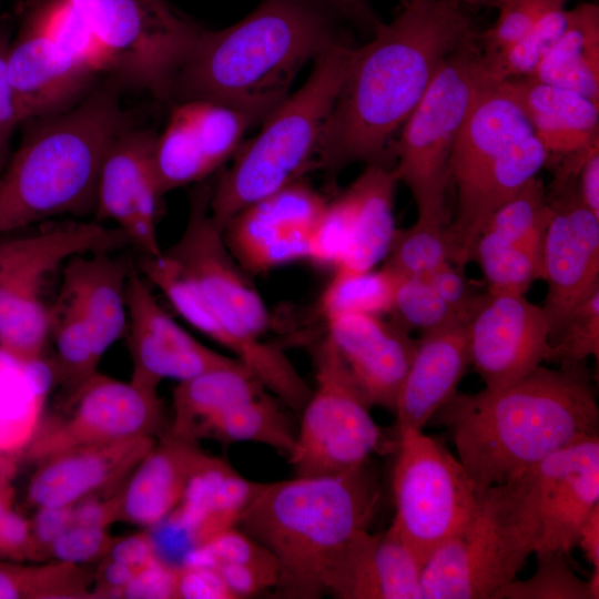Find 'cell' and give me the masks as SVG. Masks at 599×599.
I'll list each match as a JSON object with an SVG mask.
<instances>
[{
    "mask_svg": "<svg viewBox=\"0 0 599 599\" xmlns=\"http://www.w3.org/2000/svg\"><path fill=\"white\" fill-rule=\"evenodd\" d=\"M478 34L453 0H404L375 37L353 49L328 118L317 169L334 180L346 166L386 164L385 150L443 62Z\"/></svg>",
    "mask_w": 599,
    "mask_h": 599,
    "instance_id": "6da1fadb",
    "label": "cell"
},
{
    "mask_svg": "<svg viewBox=\"0 0 599 599\" xmlns=\"http://www.w3.org/2000/svg\"><path fill=\"white\" fill-rule=\"evenodd\" d=\"M429 423L446 429L479 495L598 435L599 407L585 363L539 365L508 385L457 393Z\"/></svg>",
    "mask_w": 599,
    "mask_h": 599,
    "instance_id": "7a4b0ae2",
    "label": "cell"
},
{
    "mask_svg": "<svg viewBox=\"0 0 599 599\" xmlns=\"http://www.w3.org/2000/svg\"><path fill=\"white\" fill-rule=\"evenodd\" d=\"M379 487L363 467L333 476L265 483L236 526L278 565V592L288 598H344L352 544L376 512Z\"/></svg>",
    "mask_w": 599,
    "mask_h": 599,
    "instance_id": "3957f363",
    "label": "cell"
},
{
    "mask_svg": "<svg viewBox=\"0 0 599 599\" xmlns=\"http://www.w3.org/2000/svg\"><path fill=\"white\" fill-rule=\"evenodd\" d=\"M334 41L326 17L305 0H265L226 29H201L171 95L225 103L263 121L302 67Z\"/></svg>",
    "mask_w": 599,
    "mask_h": 599,
    "instance_id": "277c9868",
    "label": "cell"
},
{
    "mask_svg": "<svg viewBox=\"0 0 599 599\" xmlns=\"http://www.w3.org/2000/svg\"><path fill=\"white\" fill-rule=\"evenodd\" d=\"M33 122L0 172V236L94 212L103 160L129 129L116 95L106 90Z\"/></svg>",
    "mask_w": 599,
    "mask_h": 599,
    "instance_id": "5b68a950",
    "label": "cell"
},
{
    "mask_svg": "<svg viewBox=\"0 0 599 599\" xmlns=\"http://www.w3.org/2000/svg\"><path fill=\"white\" fill-rule=\"evenodd\" d=\"M212 186L205 180L199 182L182 234L163 252L177 263L221 322L220 345L270 393L297 413L306 404L312 388L283 351L266 341L274 329V319L211 216Z\"/></svg>",
    "mask_w": 599,
    "mask_h": 599,
    "instance_id": "8992f818",
    "label": "cell"
},
{
    "mask_svg": "<svg viewBox=\"0 0 599 599\" xmlns=\"http://www.w3.org/2000/svg\"><path fill=\"white\" fill-rule=\"evenodd\" d=\"M353 49L335 40L315 59L303 85L264 119L213 184L210 213L223 231L245 206L317 169L326 124Z\"/></svg>",
    "mask_w": 599,
    "mask_h": 599,
    "instance_id": "52a82bcc",
    "label": "cell"
},
{
    "mask_svg": "<svg viewBox=\"0 0 599 599\" xmlns=\"http://www.w3.org/2000/svg\"><path fill=\"white\" fill-rule=\"evenodd\" d=\"M548 158L509 83L487 85L460 129L449 162L457 194L449 224L455 265L470 261L491 214L537 176Z\"/></svg>",
    "mask_w": 599,
    "mask_h": 599,
    "instance_id": "ba28073f",
    "label": "cell"
},
{
    "mask_svg": "<svg viewBox=\"0 0 599 599\" xmlns=\"http://www.w3.org/2000/svg\"><path fill=\"white\" fill-rule=\"evenodd\" d=\"M534 546L518 478L491 486L423 565L422 599H494L517 577Z\"/></svg>",
    "mask_w": 599,
    "mask_h": 599,
    "instance_id": "9c48e42d",
    "label": "cell"
},
{
    "mask_svg": "<svg viewBox=\"0 0 599 599\" xmlns=\"http://www.w3.org/2000/svg\"><path fill=\"white\" fill-rule=\"evenodd\" d=\"M476 40L451 53L402 126L393 167L410 191L417 220L449 224V162L460 129L481 91L495 82Z\"/></svg>",
    "mask_w": 599,
    "mask_h": 599,
    "instance_id": "30bf717a",
    "label": "cell"
},
{
    "mask_svg": "<svg viewBox=\"0 0 599 599\" xmlns=\"http://www.w3.org/2000/svg\"><path fill=\"white\" fill-rule=\"evenodd\" d=\"M316 387L303 407L295 444L288 456L297 477L333 476L368 464L373 454L394 451L374 422L337 349L326 336L312 347Z\"/></svg>",
    "mask_w": 599,
    "mask_h": 599,
    "instance_id": "8fae6325",
    "label": "cell"
},
{
    "mask_svg": "<svg viewBox=\"0 0 599 599\" xmlns=\"http://www.w3.org/2000/svg\"><path fill=\"white\" fill-rule=\"evenodd\" d=\"M129 245L121 229L100 222L67 221L23 235L0 272V349L21 362L41 358L50 333V306L42 298L45 276L74 255Z\"/></svg>",
    "mask_w": 599,
    "mask_h": 599,
    "instance_id": "7c38bea8",
    "label": "cell"
},
{
    "mask_svg": "<svg viewBox=\"0 0 599 599\" xmlns=\"http://www.w3.org/2000/svg\"><path fill=\"white\" fill-rule=\"evenodd\" d=\"M394 453L392 525L424 565L466 522L478 494L458 458L438 437L404 430L397 434Z\"/></svg>",
    "mask_w": 599,
    "mask_h": 599,
    "instance_id": "4fadbf2b",
    "label": "cell"
},
{
    "mask_svg": "<svg viewBox=\"0 0 599 599\" xmlns=\"http://www.w3.org/2000/svg\"><path fill=\"white\" fill-rule=\"evenodd\" d=\"M65 405L63 414L43 415L22 458L38 464L79 446L153 436L163 424L159 392L98 373Z\"/></svg>",
    "mask_w": 599,
    "mask_h": 599,
    "instance_id": "5bb4252c",
    "label": "cell"
},
{
    "mask_svg": "<svg viewBox=\"0 0 599 599\" xmlns=\"http://www.w3.org/2000/svg\"><path fill=\"white\" fill-rule=\"evenodd\" d=\"M517 478L535 529L534 554L568 555L599 505V436L555 451Z\"/></svg>",
    "mask_w": 599,
    "mask_h": 599,
    "instance_id": "9a60e30c",
    "label": "cell"
},
{
    "mask_svg": "<svg viewBox=\"0 0 599 599\" xmlns=\"http://www.w3.org/2000/svg\"><path fill=\"white\" fill-rule=\"evenodd\" d=\"M571 172H559L555 194L548 195L551 216L542 243L541 306L549 325V345L568 316L599 288V216L580 200Z\"/></svg>",
    "mask_w": 599,
    "mask_h": 599,
    "instance_id": "2e32d148",
    "label": "cell"
},
{
    "mask_svg": "<svg viewBox=\"0 0 599 599\" xmlns=\"http://www.w3.org/2000/svg\"><path fill=\"white\" fill-rule=\"evenodd\" d=\"M327 201L304 179L293 182L236 213L223 229L226 245L250 276L309 260Z\"/></svg>",
    "mask_w": 599,
    "mask_h": 599,
    "instance_id": "e0dca14e",
    "label": "cell"
},
{
    "mask_svg": "<svg viewBox=\"0 0 599 599\" xmlns=\"http://www.w3.org/2000/svg\"><path fill=\"white\" fill-rule=\"evenodd\" d=\"M470 365L485 386L508 385L546 362L549 325L541 306L525 294H481L467 324Z\"/></svg>",
    "mask_w": 599,
    "mask_h": 599,
    "instance_id": "ac0fdd59",
    "label": "cell"
},
{
    "mask_svg": "<svg viewBox=\"0 0 599 599\" xmlns=\"http://www.w3.org/2000/svg\"><path fill=\"white\" fill-rule=\"evenodd\" d=\"M128 347L131 383L159 392L165 378L186 380L203 373L242 364L189 334L161 306L150 283L132 268L126 282Z\"/></svg>",
    "mask_w": 599,
    "mask_h": 599,
    "instance_id": "d6986e66",
    "label": "cell"
},
{
    "mask_svg": "<svg viewBox=\"0 0 599 599\" xmlns=\"http://www.w3.org/2000/svg\"><path fill=\"white\" fill-rule=\"evenodd\" d=\"M550 216L548 194L538 176L491 214L470 255L488 292L526 294L535 281L542 280V243Z\"/></svg>",
    "mask_w": 599,
    "mask_h": 599,
    "instance_id": "ffe728a7",
    "label": "cell"
},
{
    "mask_svg": "<svg viewBox=\"0 0 599 599\" xmlns=\"http://www.w3.org/2000/svg\"><path fill=\"white\" fill-rule=\"evenodd\" d=\"M156 135L128 129L110 146L97 189V222L112 221L142 255L162 254L158 237L159 203L162 199L153 166Z\"/></svg>",
    "mask_w": 599,
    "mask_h": 599,
    "instance_id": "44dd1931",
    "label": "cell"
},
{
    "mask_svg": "<svg viewBox=\"0 0 599 599\" xmlns=\"http://www.w3.org/2000/svg\"><path fill=\"white\" fill-rule=\"evenodd\" d=\"M6 69L20 124L71 110L97 75L28 21L9 44Z\"/></svg>",
    "mask_w": 599,
    "mask_h": 599,
    "instance_id": "7402d4cb",
    "label": "cell"
},
{
    "mask_svg": "<svg viewBox=\"0 0 599 599\" xmlns=\"http://www.w3.org/2000/svg\"><path fill=\"white\" fill-rule=\"evenodd\" d=\"M331 339L369 407L394 413L397 395L414 358L418 339L393 319L343 314L325 321Z\"/></svg>",
    "mask_w": 599,
    "mask_h": 599,
    "instance_id": "603a6c76",
    "label": "cell"
},
{
    "mask_svg": "<svg viewBox=\"0 0 599 599\" xmlns=\"http://www.w3.org/2000/svg\"><path fill=\"white\" fill-rule=\"evenodd\" d=\"M155 444L153 436L74 447L37 465L27 487V501L41 506H72L83 498L124 484Z\"/></svg>",
    "mask_w": 599,
    "mask_h": 599,
    "instance_id": "cb8c5ba5",
    "label": "cell"
},
{
    "mask_svg": "<svg viewBox=\"0 0 599 599\" xmlns=\"http://www.w3.org/2000/svg\"><path fill=\"white\" fill-rule=\"evenodd\" d=\"M466 324L425 332L418 339L396 399V435L408 429L423 430L458 393L470 365Z\"/></svg>",
    "mask_w": 599,
    "mask_h": 599,
    "instance_id": "d4e9b609",
    "label": "cell"
},
{
    "mask_svg": "<svg viewBox=\"0 0 599 599\" xmlns=\"http://www.w3.org/2000/svg\"><path fill=\"white\" fill-rule=\"evenodd\" d=\"M397 182L388 164H367L348 187L331 200L345 238L343 257L334 271H367L385 260L396 231Z\"/></svg>",
    "mask_w": 599,
    "mask_h": 599,
    "instance_id": "484cf974",
    "label": "cell"
},
{
    "mask_svg": "<svg viewBox=\"0 0 599 599\" xmlns=\"http://www.w3.org/2000/svg\"><path fill=\"white\" fill-rule=\"evenodd\" d=\"M207 455L197 440L167 429L123 486L122 521L151 527L165 519Z\"/></svg>",
    "mask_w": 599,
    "mask_h": 599,
    "instance_id": "4316f807",
    "label": "cell"
},
{
    "mask_svg": "<svg viewBox=\"0 0 599 599\" xmlns=\"http://www.w3.org/2000/svg\"><path fill=\"white\" fill-rule=\"evenodd\" d=\"M131 271L112 252L78 254L64 262L59 296L87 323L102 356L125 334Z\"/></svg>",
    "mask_w": 599,
    "mask_h": 599,
    "instance_id": "83f0119b",
    "label": "cell"
},
{
    "mask_svg": "<svg viewBox=\"0 0 599 599\" xmlns=\"http://www.w3.org/2000/svg\"><path fill=\"white\" fill-rule=\"evenodd\" d=\"M263 483L241 476L225 460L207 455L191 476L176 508L163 519L191 549L236 526Z\"/></svg>",
    "mask_w": 599,
    "mask_h": 599,
    "instance_id": "f1b7e54d",
    "label": "cell"
},
{
    "mask_svg": "<svg viewBox=\"0 0 599 599\" xmlns=\"http://www.w3.org/2000/svg\"><path fill=\"white\" fill-rule=\"evenodd\" d=\"M548 154H578L599 144V103L532 78L507 80Z\"/></svg>",
    "mask_w": 599,
    "mask_h": 599,
    "instance_id": "f546056e",
    "label": "cell"
},
{
    "mask_svg": "<svg viewBox=\"0 0 599 599\" xmlns=\"http://www.w3.org/2000/svg\"><path fill=\"white\" fill-rule=\"evenodd\" d=\"M423 564L390 525L385 531H361L346 568L344 599H422Z\"/></svg>",
    "mask_w": 599,
    "mask_h": 599,
    "instance_id": "4dcf8cb0",
    "label": "cell"
},
{
    "mask_svg": "<svg viewBox=\"0 0 599 599\" xmlns=\"http://www.w3.org/2000/svg\"><path fill=\"white\" fill-rule=\"evenodd\" d=\"M54 383L51 362H21L0 349V453L22 458L43 417Z\"/></svg>",
    "mask_w": 599,
    "mask_h": 599,
    "instance_id": "1f68e13d",
    "label": "cell"
},
{
    "mask_svg": "<svg viewBox=\"0 0 599 599\" xmlns=\"http://www.w3.org/2000/svg\"><path fill=\"white\" fill-rule=\"evenodd\" d=\"M529 78L599 103L598 4L586 2L568 10L562 34Z\"/></svg>",
    "mask_w": 599,
    "mask_h": 599,
    "instance_id": "d6a6232c",
    "label": "cell"
},
{
    "mask_svg": "<svg viewBox=\"0 0 599 599\" xmlns=\"http://www.w3.org/2000/svg\"><path fill=\"white\" fill-rule=\"evenodd\" d=\"M264 390L267 389L243 364L179 382L173 390V420L169 429L197 440V432L204 423Z\"/></svg>",
    "mask_w": 599,
    "mask_h": 599,
    "instance_id": "836d02e7",
    "label": "cell"
},
{
    "mask_svg": "<svg viewBox=\"0 0 599 599\" xmlns=\"http://www.w3.org/2000/svg\"><path fill=\"white\" fill-rule=\"evenodd\" d=\"M283 406L276 396L264 390L209 419L199 429L196 439L214 438L225 444L258 443L288 458L296 434Z\"/></svg>",
    "mask_w": 599,
    "mask_h": 599,
    "instance_id": "e575fe53",
    "label": "cell"
},
{
    "mask_svg": "<svg viewBox=\"0 0 599 599\" xmlns=\"http://www.w3.org/2000/svg\"><path fill=\"white\" fill-rule=\"evenodd\" d=\"M49 339L54 346V380L63 387L68 400L97 373L102 355L87 323L60 296L50 306Z\"/></svg>",
    "mask_w": 599,
    "mask_h": 599,
    "instance_id": "d590c367",
    "label": "cell"
},
{
    "mask_svg": "<svg viewBox=\"0 0 599 599\" xmlns=\"http://www.w3.org/2000/svg\"><path fill=\"white\" fill-rule=\"evenodd\" d=\"M94 573L52 560L40 565L0 559V599L92 598Z\"/></svg>",
    "mask_w": 599,
    "mask_h": 599,
    "instance_id": "8d00e7d4",
    "label": "cell"
},
{
    "mask_svg": "<svg viewBox=\"0 0 599 599\" xmlns=\"http://www.w3.org/2000/svg\"><path fill=\"white\" fill-rule=\"evenodd\" d=\"M153 166L161 196L181 186L202 182L213 173L180 104L172 109L162 134L156 135Z\"/></svg>",
    "mask_w": 599,
    "mask_h": 599,
    "instance_id": "74e56055",
    "label": "cell"
},
{
    "mask_svg": "<svg viewBox=\"0 0 599 599\" xmlns=\"http://www.w3.org/2000/svg\"><path fill=\"white\" fill-rule=\"evenodd\" d=\"M398 281L384 266L361 272L334 271L321 295L318 309L324 321L343 314H389Z\"/></svg>",
    "mask_w": 599,
    "mask_h": 599,
    "instance_id": "f35d334b",
    "label": "cell"
},
{
    "mask_svg": "<svg viewBox=\"0 0 599 599\" xmlns=\"http://www.w3.org/2000/svg\"><path fill=\"white\" fill-rule=\"evenodd\" d=\"M97 74H113V62L88 22L68 0H41L26 19Z\"/></svg>",
    "mask_w": 599,
    "mask_h": 599,
    "instance_id": "ab89813d",
    "label": "cell"
},
{
    "mask_svg": "<svg viewBox=\"0 0 599 599\" xmlns=\"http://www.w3.org/2000/svg\"><path fill=\"white\" fill-rule=\"evenodd\" d=\"M191 122L212 172L234 156L245 131L257 121L235 106L209 100L180 103Z\"/></svg>",
    "mask_w": 599,
    "mask_h": 599,
    "instance_id": "60d3db41",
    "label": "cell"
},
{
    "mask_svg": "<svg viewBox=\"0 0 599 599\" xmlns=\"http://www.w3.org/2000/svg\"><path fill=\"white\" fill-rule=\"evenodd\" d=\"M449 224L416 220L407 229H396L383 266L400 278L428 276L441 266L454 263Z\"/></svg>",
    "mask_w": 599,
    "mask_h": 599,
    "instance_id": "b9f144b4",
    "label": "cell"
},
{
    "mask_svg": "<svg viewBox=\"0 0 599 599\" xmlns=\"http://www.w3.org/2000/svg\"><path fill=\"white\" fill-rule=\"evenodd\" d=\"M537 568L526 580L515 578L495 595L494 599H598L599 568L582 580L568 565L565 554H535Z\"/></svg>",
    "mask_w": 599,
    "mask_h": 599,
    "instance_id": "7bdbcfd3",
    "label": "cell"
},
{
    "mask_svg": "<svg viewBox=\"0 0 599 599\" xmlns=\"http://www.w3.org/2000/svg\"><path fill=\"white\" fill-rule=\"evenodd\" d=\"M568 22L564 7L547 12L520 40L491 54H484L489 77L495 82L530 77L555 45Z\"/></svg>",
    "mask_w": 599,
    "mask_h": 599,
    "instance_id": "ee69618b",
    "label": "cell"
},
{
    "mask_svg": "<svg viewBox=\"0 0 599 599\" xmlns=\"http://www.w3.org/2000/svg\"><path fill=\"white\" fill-rule=\"evenodd\" d=\"M393 321L423 333L465 323L440 297L428 276L400 277L389 313Z\"/></svg>",
    "mask_w": 599,
    "mask_h": 599,
    "instance_id": "f6af8a7d",
    "label": "cell"
},
{
    "mask_svg": "<svg viewBox=\"0 0 599 599\" xmlns=\"http://www.w3.org/2000/svg\"><path fill=\"white\" fill-rule=\"evenodd\" d=\"M599 356V288L582 301L549 345L546 362L572 365Z\"/></svg>",
    "mask_w": 599,
    "mask_h": 599,
    "instance_id": "bcb514c9",
    "label": "cell"
},
{
    "mask_svg": "<svg viewBox=\"0 0 599 599\" xmlns=\"http://www.w3.org/2000/svg\"><path fill=\"white\" fill-rule=\"evenodd\" d=\"M566 0H491L499 14L478 40L483 53L491 54L520 40L549 11L564 7Z\"/></svg>",
    "mask_w": 599,
    "mask_h": 599,
    "instance_id": "7dc6e473",
    "label": "cell"
},
{
    "mask_svg": "<svg viewBox=\"0 0 599 599\" xmlns=\"http://www.w3.org/2000/svg\"><path fill=\"white\" fill-rule=\"evenodd\" d=\"M108 528L72 524L51 545L48 559L87 565L104 559L115 541Z\"/></svg>",
    "mask_w": 599,
    "mask_h": 599,
    "instance_id": "c3c4849f",
    "label": "cell"
},
{
    "mask_svg": "<svg viewBox=\"0 0 599 599\" xmlns=\"http://www.w3.org/2000/svg\"><path fill=\"white\" fill-rule=\"evenodd\" d=\"M437 293L450 309L464 322H468L481 294L471 288L461 267L448 263L428 275Z\"/></svg>",
    "mask_w": 599,
    "mask_h": 599,
    "instance_id": "681fc988",
    "label": "cell"
},
{
    "mask_svg": "<svg viewBox=\"0 0 599 599\" xmlns=\"http://www.w3.org/2000/svg\"><path fill=\"white\" fill-rule=\"evenodd\" d=\"M173 598L235 599L214 569L184 564L176 566Z\"/></svg>",
    "mask_w": 599,
    "mask_h": 599,
    "instance_id": "f907efd6",
    "label": "cell"
},
{
    "mask_svg": "<svg viewBox=\"0 0 599 599\" xmlns=\"http://www.w3.org/2000/svg\"><path fill=\"white\" fill-rule=\"evenodd\" d=\"M176 566L160 558L136 569L119 598H173Z\"/></svg>",
    "mask_w": 599,
    "mask_h": 599,
    "instance_id": "816d5d0a",
    "label": "cell"
},
{
    "mask_svg": "<svg viewBox=\"0 0 599 599\" xmlns=\"http://www.w3.org/2000/svg\"><path fill=\"white\" fill-rule=\"evenodd\" d=\"M30 525L33 561H45L53 541L72 525V506L37 507Z\"/></svg>",
    "mask_w": 599,
    "mask_h": 599,
    "instance_id": "f5cc1de1",
    "label": "cell"
},
{
    "mask_svg": "<svg viewBox=\"0 0 599 599\" xmlns=\"http://www.w3.org/2000/svg\"><path fill=\"white\" fill-rule=\"evenodd\" d=\"M0 559L33 561L30 519L12 508L0 517Z\"/></svg>",
    "mask_w": 599,
    "mask_h": 599,
    "instance_id": "db71d44e",
    "label": "cell"
},
{
    "mask_svg": "<svg viewBox=\"0 0 599 599\" xmlns=\"http://www.w3.org/2000/svg\"><path fill=\"white\" fill-rule=\"evenodd\" d=\"M125 484V483H124ZM99 497L91 495L72 505V524L108 528L122 520L123 486Z\"/></svg>",
    "mask_w": 599,
    "mask_h": 599,
    "instance_id": "11a10c76",
    "label": "cell"
},
{
    "mask_svg": "<svg viewBox=\"0 0 599 599\" xmlns=\"http://www.w3.org/2000/svg\"><path fill=\"white\" fill-rule=\"evenodd\" d=\"M9 44L8 32L0 29V172L10 159V141L16 126L20 124L6 69Z\"/></svg>",
    "mask_w": 599,
    "mask_h": 599,
    "instance_id": "9f6ffc18",
    "label": "cell"
},
{
    "mask_svg": "<svg viewBox=\"0 0 599 599\" xmlns=\"http://www.w3.org/2000/svg\"><path fill=\"white\" fill-rule=\"evenodd\" d=\"M110 558L138 569L155 558V549L149 530L136 532L126 537L116 538L109 555Z\"/></svg>",
    "mask_w": 599,
    "mask_h": 599,
    "instance_id": "6f0895ef",
    "label": "cell"
},
{
    "mask_svg": "<svg viewBox=\"0 0 599 599\" xmlns=\"http://www.w3.org/2000/svg\"><path fill=\"white\" fill-rule=\"evenodd\" d=\"M576 174L577 191L581 202L599 216V144L582 153Z\"/></svg>",
    "mask_w": 599,
    "mask_h": 599,
    "instance_id": "680465c9",
    "label": "cell"
},
{
    "mask_svg": "<svg viewBox=\"0 0 599 599\" xmlns=\"http://www.w3.org/2000/svg\"><path fill=\"white\" fill-rule=\"evenodd\" d=\"M586 559L592 568H599V505L583 522L578 538Z\"/></svg>",
    "mask_w": 599,
    "mask_h": 599,
    "instance_id": "91938a15",
    "label": "cell"
},
{
    "mask_svg": "<svg viewBox=\"0 0 599 599\" xmlns=\"http://www.w3.org/2000/svg\"><path fill=\"white\" fill-rule=\"evenodd\" d=\"M14 473L0 474V517L8 509L12 508L14 499Z\"/></svg>",
    "mask_w": 599,
    "mask_h": 599,
    "instance_id": "94428289",
    "label": "cell"
},
{
    "mask_svg": "<svg viewBox=\"0 0 599 599\" xmlns=\"http://www.w3.org/2000/svg\"><path fill=\"white\" fill-rule=\"evenodd\" d=\"M17 460L0 453V474L14 473L17 474Z\"/></svg>",
    "mask_w": 599,
    "mask_h": 599,
    "instance_id": "6125c7cd",
    "label": "cell"
},
{
    "mask_svg": "<svg viewBox=\"0 0 599 599\" xmlns=\"http://www.w3.org/2000/svg\"><path fill=\"white\" fill-rule=\"evenodd\" d=\"M459 4H483V3H487V2H491V0H453Z\"/></svg>",
    "mask_w": 599,
    "mask_h": 599,
    "instance_id": "be15d7a7",
    "label": "cell"
}]
</instances>
